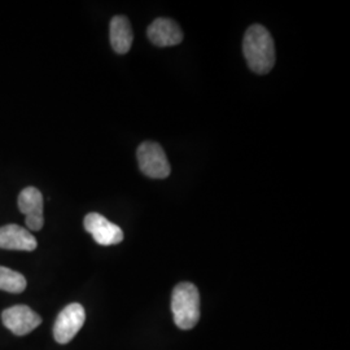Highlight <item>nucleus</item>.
<instances>
[{
  "label": "nucleus",
  "instance_id": "f257e3e1",
  "mask_svg": "<svg viewBox=\"0 0 350 350\" xmlns=\"http://www.w3.org/2000/svg\"><path fill=\"white\" fill-rule=\"evenodd\" d=\"M243 51L250 70L258 75L269 73L275 64L274 40L262 25H252L245 33Z\"/></svg>",
  "mask_w": 350,
  "mask_h": 350
},
{
  "label": "nucleus",
  "instance_id": "f03ea898",
  "mask_svg": "<svg viewBox=\"0 0 350 350\" xmlns=\"http://www.w3.org/2000/svg\"><path fill=\"white\" fill-rule=\"evenodd\" d=\"M172 312L176 327L192 329L200 319V295L192 283H179L172 295Z\"/></svg>",
  "mask_w": 350,
  "mask_h": 350
},
{
  "label": "nucleus",
  "instance_id": "7ed1b4c3",
  "mask_svg": "<svg viewBox=\"0 0 350 350\" xmlns=\"http://www.w3.org/2000/svg\"><path fill=\"white\" fill-rule=\"evenodd\" d=\"M137 157L142 173L153 179H163L170 175L172 167L159 143L144 142L139 146Z\"/></svg>",
  "mask_w": 350,
  "mask_h": 350
},
{
  "label": "nucleus",
  "instance_id": "20e7f679",
  "mask_svg": "<svg viewBox=\"0 0 350 350\" xmlns=\"http://www.w3.org/2000/svg\"><path fill=\"white\" fill-rule=\"evenodd\" d=\"M86 313L81 304H70L59 313L53 325V338L59 344L70 342L85 325Z\"/></svg>",
  "mask_w": 350,
  "mask_h": 350
},
{
  "label": "nucleus",
  "instance_id": "39448f33",
  "mask_svg": "<svg viewBox=\"0 0 350 350\" xmlns=\"http://www.w3.org/2000/svg\"><path fill=\"white\" fill-rule=\"evenodd\" d=\"M3 325L16 336H25L42 323V318L26 305H16L1 313Z\"/></svg>",
  "mask_w": 350,
  "mask_h": 350
},
{
  "label": "nucleus",
  "instance_id": "423d86ee",
  "mask_svg": "<svg viewBox=\"0 0 350 350\" xmlns=\"http://www.w3.org/2000/svg\"><path fill=\"white\" fill-rule=\"evenodd\" d=\"M83 226L99 245H116L124 240V231L121 227L114 225L99 213L88 214Z\"/></svg>",
  "mask_w": 350,
  "mask_h": 350
},
{
  "label": "nucleus",
  "instance_id": "0eeeda50",
  "mask_svg": "<svg viewBox=\"0 0 350 350\" xmlns=\"http://www.w3.org/2000/svg\"><path fill=\"white\" fill-rule=\"evenodd\" d=\"M18 209L25 214L26 227L31 231H39L44 225L43 218V196L36 187H26L18 195Z\"/></svg>",
  "mask_w": 350,
  "mask_h": 350
},
{
  "label": "nucleus",
  "instance_id": "6e6552de",
  "mask_svg": "<svg viewBox=\"0 0 350 350\" xmlns=\"http://www.w3.org/2000/svg\"><path fill=\"white\" fill-rule=\"evenodd\" d=\"M147 36L157 47H172L183 40L182 29L170 18H156L148 27Z\"/></svg>",
  "mask_w": 350,
  "mask_h": 350
},
{
  "label": "nucleus",
  "instance_id": "1a4fd4ad",
  "mask_svg": "<svg viewBox=\"0 0 350 350\" xmlns=\"http://www.w3.org/2000/svg\"><path fill=\"white\" fill-rule=\"evenodd\" d=\"M37 239L24 227L7 225L0 227V248L7 250H37Z\"/></svg>",
  "mask_w": 350,
  "mask_h": 350
},
{
  "label": "nucleus",
  "instance_id": "9d476101",
  "mask_svg": "<svg viewBox=\"0 0 350 350\" xmlns=\"http://www.w3.org/2000/svg\"><path fill=\"white\" fill-rule=\"evenodd\" d=\"M111 44L113 50L120 55L127 53L133 44V29L125 16H114L111 21Z\"/></svg>",
  "mask_w": 350,
  "mask_h": 350
},
{
  "label": "nucleus",
  "instance_id": "9b49d317",
  "mask_svg": "<svg viewBox=\"0 0 350 350\" xmlns=\"http://www.w3.org/2000/svg\"><path fill=\"white\" fill-rule=\"evenodd\" d=\"M26 288L25 276L8 267L0 266V291L10 293H21Z\"/></svg>",
  "mask_w": 350,
  "mask_h": 350
}]
</instances>
